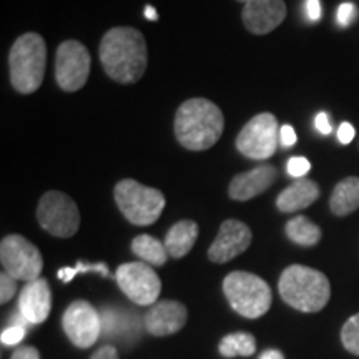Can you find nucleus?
Listing matches in <instances>:
<instances>
[{
	"mask_svg": "<svg viewBox=\"0 0 359 359\" xmlns=\"http://www.w3.org/2000/svg\"><path fill=\"white\" fill-rule=\"evenodd\" d=\"M238 2H241V4H248V2H251V0H238Z\"/></svg>",
	"mask_w": 359,
	"mask_h": 359,
	"instance_id": "38",
	"label": "nucleus"
},
{
	"mask_svg": "<svg viewBox=\"0 0 359 359\" xmlns=\"http://www.w3.org/2000/svg\"><path fill=\"white\" fill-rule=\"evenodd\" d=\"M52 308V294L50 286L47 280L39 278V280L27 283L19 296V311L30 325H39L43 323L50 314Z\"/></svg>",
	"mask_w": 359,
	"mask_h": 359,
	"instance_id": "16",
	"label": "nucleus"
},
{
	"mask_svg": "<svg viewBox=\"0 0 359 359\" xmlns=\"http://www.w3.org/2000/svg\"><path fill=\"white\" fill-rule=\"evenodd\" d=\"M92 359H118V351H116V348L107 344V346L98 349L92 356Z\"/></svg>",
	"mask_w": 359,
	"mask_h": 359,
	"instance_id": "35",
	"label": "nucleus"
},
{
	"mask_svg": "<svg viewBox=\"0 0 359 359\" xmlns=\"http://www.w3.org/2000/svg\"><path fill=\"white\" fill-rule=\"evenodd\" d=\"M280 128L273 114L255 115L236 137V148L251 160H268L275 155Z\"/></svg>",
	"mask_w": 359,
	"mask_h": 359,
	"instance_id": "9",
	"label": "nucleus"
},
{
	"mask_svg": "<svg viewBox=\"0 0 359 359\" xmlns=\"http://www.w3.org/2000/svg\"><path fill=\"white\" fill-rule=\"evenodd\" d=\"M314 125H316L318 132L323 133V135H330L331 133V122L330 118H327V114H325V111H321V114H318L316 120H314Z\"/></svg>",
	"mask_w": 359,
	"mask_h": 359,
	"instance_id": "33",
	"label": "nucleus"
},
{
	"mask_svg": "<svg viewBox=\"0 0 359 359\" xmlns=\"http://www.w3.org/2000/svg\"><path fill=\"white\" fill-rule=\"evenodd\" d=\"M114 196L123 217L137 226L154 224L165 208L163 193L132 178L116 183Z\"/></svg>",
	"mask_w": 359,
	"mask_h": 359,
	"instance_id": "6",
	"label": "nucleus"
},
{
	"mask_svg": "<svg viewBox=\"0 0 359 359\" xmlns=\"http://www.w3.org/2000/svg\"><path fill=\"white\" fill-rule=\"evenodd\" d=\"M280 143L285 148L293 147L296 143V133L291 125H285V127L280 128Z\"/></svg>",
	"mask_w": 359,
	"mask_h": 359,
	"instance_id": "31",
	"label": "nucleus"
},
{
	"mask_svg": "<svg viewBox=\"0 0 359 359\" xmlns=\"http://www.w3.org/2000/svg\"><path fill=\"white\" fill-rule=\"evenodd\" d=\"M15 291H17V280L4 271L2 275H0V302L2 303L11 302L13 294H15Z\"/></svg>",
	"mask_w": 359,
	"mask_h": 359,
	"instance_id": "28",
	"label": "nucleus"
},
{
	"mask_svg": "<svg viewBox=\"0 0 359 359\" xmlns=\"http://www.w3.org/2000/svg\"><path fill=\"white\" fill-rule=\"evenodd\" d=\"M278 177L276 168L273 165H259L250 172L236 175L230 183V198L236 201H246L255 198L259 193L266 191L275 183Z\"/></svg>",
	"mask_w": 359,
	"mask_h": 359,
	"instance_id": "17",
	"label": "nucleus"
},
{
	"mask_svg": "<svg viewBox=\"0 0 359 359\" xmlns=\"http://www.w3.org/2000/svg\"><path fill=\"white\" fill-rule=\"evenodd\" d=\"M12 359H40V354L32 346H24L12 354Z\"/></svg>",
	"mask_w": 359,
	"mask_h": 359,
	"instance_id": "34",
	"label": "nucleus"
},
{
	"mask_svg": "<svg viewBox=\"0 0 359 359\" xmlns=\"http://www.w3.org/2000/svg\"><path fill=\"white\" fill-rule=\"evenodd\" d=\"M309 168H311V163H309L304 156H293V158H290L288 165H286V172H288V175L298 180L303 178L304 175L309 172Z\"/></svg>",
	"mask_w": 359,
	"mask_h": 359,
	"instance_id": "27",
	"label": "nucleus"
},
{
	"mask_svg": "<svg viewBox=\"0 0 359 359\" xmlns=\"http://www.w3.org/2000/svg\"><path fill=\"white\" fill-rule=\"evenodd\" d=\"M223 128L222 110L206 98L183 102L175 115V135L187 150H208L219 140Z\"/></svg>",
	"mask_w": 359,
	"mask_h": 359,
	"instance_id": "2",
	"label": "nucleus"
},
{
	"mask_svg": "<svg viewBox=\"0 0 359 359\" xmlns=\"http://www.w3.org/2000/svg\"><path fill=\"white\" fill-rule=\"evenodd\" d=\"M356 17H358V7L354 6V4L344 2L338 7L336 19H338L339 27H344V29H346V27H349L354 20H356Z\"/></svg>",
	"mask_w": 359,
	"mask_h": 359,
	"instance_id": "26",
	"label": "nucleus"
},
{
	"mask_svg": "<svg viewBox=\"0 0 359 359\" xmlns=\"http://www.w3.org/2000/svg\"><path fill=\"white\" fill-rule=\"evenodd\" d=\"M24 336H25L24 326H11L2 331L0 339H2V344H6V346H13V344L20 343V341L24 339Z\"/></svg>",
	"mask_w": 359,
	"mask_h": 359,
	"instance_id": "29",
	"label": "nucleus"
},
{
	"mask_svg": "<svg viewBox=\"0 0 359 359\" xmlns=\"http://www.w3.org/2000/svg\"><path fill=\"white\" fill-rule=\"evenodd\" d=\"M64 331L77 348H90L102 334V316L88 302H74L65 309Z\"/></svg>",
	"mask_w": 359,
	"mask_h": 359,
	"instance_id": "12",
	"label": "nucleus"
},
{
	"mask_svg": "<svg viewBox=\"0 0 359 359\" xmlns=\"http://www.w3.org/2000/svg\"><path fill=\"white\" fill-rule=\"evenodd\" d=\"M37 219L45 231L57 238H70L80 228V212L64 191H47L37 206Z\"/></svg>",
	"mask_w": 359,
	"mask_h": 359,
	"instance_id": "7",
	"label": "nucleus"
},
{
	"mask_svg": "<svg viewBox=\"0 0 359 359\" xmlns=\"http://www.w3.org/2000/svg\"><path fill=\"white\" fill-rule=\"evenodd\" d=\"M341 341L349 353L359 356V313L344 323L341 330Z\"/></svg>",
	"mask_w": 359,
	"mask_h": 359,
	"instance_id": "24",
	"label": "nucleus"
},
{
	"mask_svg": "<svg viewBox=\"0 0 359 359\" xmlns=\"http://www.w3.org/2000/svg\"><path fill=\"white\" fill-rule=\"evenodd\" d=\"M251 230L240 219H226L208 250V258L213 263H226L236 258L251 245Z\"/></svg>",
	"mask_w": 359,
	"mask_h": 359,
	"instance_id": "13",
	"label": "nucleus"
},
{
	"mask_svg": "<svg viewBox=\"0 0 359 359\" xmlns=\"http://www.w3.org/2000/svg\"><path fill=\"white\" fill-rule=\"evenodd\" d=\"M188 318L187 308L173 299L155 303L145 314V327L154 336H168L185 326Z\"/></svg>",
	"mask_w": 359,
	"mask_h": 359,
	"instance_id": "15",
	"label": "nucleus"
},
{
	"mask_svg": "<svg viewBox=\"0 0 359 359\" xmlns=\"http://www.w3.org/2000/svg\"><path fill=\"white\" fill-rule=\"evenodd\" d=\"M354 135H356V130H354V127H353L351 123L344 122V123L339 125V128H338V138H339L341 143H344V145H348L349 142H353Z\"/></svg>",
	"mask_w": 359,
	"mask_h": 359,
	"instance_id": "32",
	"label": "nucleus"
},
{
	"mask_svg": "<svg viewBox=\"0 0 359 359\" xmlns=\"http://www.w3.org/2000/svg\"><path fill=\"white\" fill-rule=\"evenodd\" d=\"M90 53L83 43L67 40L57 48L55 80L65 92H79L87 83L90 75Z\"/></svg>",
	"mask_w": 359,
	"mask_h": 359,
	"instance_id": "11",
	"label": "nucleus"
},
{
	"mask_svg": "<svg viewBox=\"0 0 359 359\" xmlns=\"http://www.w3.org/2000/svg\"><path fill=\"white\" fill-rule=\"evenodd\" d=\"M218 349L224 358L251 356L257 351V339L250 333H233L219 341Z\"/></svg>",
	"mask_w": 359,
	"mask_h": 359,
	"instance_id": "23",
	"label": "nucleus"
},
{
	"mask_svg": "<svg viewBox=\"0 0 359 359\" xmlns=\"http://www.w3.org/2000/svg\"><path fill=\"white\" fill-rule=\"evenodd\" d=\"M304 12L311 22H318L321 19V4L320 0H306L304 2Z\"/></svg>",
	"mask_w": 359,
	"mask_h": 359,
	"instance_id": "30",
	"label": "nucleus"
},
{
	"mask_svg": "<svg viewBox=\"0 0 359 359\" xmlns=\"http://www.w3.org/2000/svg\"><path fill=\"white\" fill-rule=\"evenodd\" d=\"M223 293L230 306L248 320L263 316L271 306V288L253 273H230L223 281Z\"/></svg>",
	"mask_w": 359,
	"mask_h": 359,
	"instance_id": "5",
	"label": "nucleus"
},
{
	"mask_svg": "<svg viewBox=\"0 0 359 359\" xmlns=\"http://www.w3.org/2000/svg\"><path fill=\"white\" fill-rule=\"evenodd\" d=\"M80 271L87 273V271H98L102 273L103 276H110L109 268H107L105 263H97V264H85L82 262H79V264L75 268H62L58 269V278H60L64 283H69L74 280L75 276L79 275Z\"/></svg>",
	"mask_w": 359,
	"mask_h": 359,
	"instance_id": "25",
	"label": "nucleus"
},
{
	"mask_svg": "<svg viewBox=\"0 0 359 359\" xmlns=\"http://www.w3.org/2000/svg\"><path fill=\"white\" fill-rule=\"evenodd\" d=\"M132 251L143 263L154 264V266H163L168 258L165 243H161V241L150 235H140L135 238L132 241Z\"/></svg>",
	"mask_w": 359,
	"mask_h": 359,
	"instance_id": "21",
	"label": "nucleus"
},
{
	"mask_svg": "<svg viewBox=\"0 0 359 359\" xmlns=\"http://www.w3.org/2000/svg\"><path fill=\"white\" fill-rule=\"evenodd\" d=\"M120 290L135 304H155L161 291V281L154 268L143 262L120 264L115 273Z\"/></svg>",
	"mask_w": 359,
	"mask_h": 359,
	"instance_id": "10",
	"label": "nucleus"
},
{
	"mask_svg": "<svg viewBox=\"0 0 359 359\" xmlns=\"http://www.w3.org/2000/svg\"><path fill=\"white\" fill-rule=\"evenodd\" d=\"M330 208L336 217H346L359 208V178L341 180L334 187L330 200Z\"/></svg>",
	"mask_w": 359,
	"mask_h": 359,
	"instance_id": "20",
	"label": "nucleus"
},
{
	"mask_svg": "<svg viewBox=\"0 0 359 359\" xmlns=\"http://www.w3.org/2000/svg\"><path fill=\"white\" fill-rule=\"evenodd\" d=\"M145 17H147L148 20H156V19H158V15H156L155 7L147 6V7H145Z\"/></svg>",
	"mask_w": 359,
	"mask_h": 359,
	"instance_id": "37",
	"label": "nucleus"
},
{
	"mask_svg": "<svg viewBox=\"0 0 359 359\" xmlns=\"http://www.w3.org/2000/svg\"><path fill=\"white\" fill-rule=\"evenodd\" d=\"M47 64V47L39 34L20 35L8 53L11 82L19 93H34L40 88Z\"/></svg>",
	"mask_w": 359,
	"mask_h": 359,
	"instance_id": "4",
	"label": "nucleus"
},
{
	"mask_svg": "<svg viewBox=\"0 0 359 359\" xmlns=\"http://www.w3.org/2000/svg\"><path fill=\"white\" fill-rule=\"evenodd\" d=\"M196 238H198V224L195 222L183 219V222L175 223L165 236V246H167L168 255L172 258H183L190 253Z\"/></svg>",
	"mask_w": 359,
	"mask_h": 359,
	"instance_id": "19",
	"label": "nucleus"
},
{
	"mask_svg": "<svg viewBox=\"0 0 359 359\" xmlns=\"http://www.w3.org/2000/svg\"><path fill=\"white\" fill-rule=\"evenodd\" d=\"M0 262L17 281H35L43 269V258L34 243L20 235H8L0 243Z\"/></svg>",
	"mask_w": 359,
	"mask_h": 359,
	"instance_id": "8",
	"label": "nucleus"
},
{
	"mask_svg": "<svg viewBox=\"0 0 359 359\" xmlns=\"http://www.w3.org/2000/svg\"><path fill=\"white\" fill-rule=\"evenodd\" d=\"M318 198H320V187L316 185V182L299 178L278 195L276 208L283 213H293L308 208Z\"/></svg>",
	"mask_w": 359,
	"mask_h": 359,
	"instance_id": "18",
	"label": "nucleus"
},
{
	"mask_svg": "<svg viewBox=\"0 0 359 359\" xmlns=\"http://www.w3.org/2000/svg\"><path fill=\"white\" fill-rule=\"evenodd\" d=\"M283 302L303 313H318L326 306L331 296L327 278L318 269L291 264L283 271L278 283Z\"/></svg>",
	"mask_w": 359,
	"mask_h": 359,
	"instance_id": "3",
	"label": "nucleus"
},
{
	"mask_svg": "<svg viewBox=\"0 0 359 359\" xmlns=\"http://www.w3.org/2000/svg\"><path fill=\"white\" fill-rule=\"evenodd\" d=\"M286 17L283 0H251L245 4L241 19L246 29L255 35H266L281 25Z\"/></svg>",
	"mask_w": 359,
	"mask_h": 359,
	"instance_id": "14",
	"label": "nucleus"
},
{
	"mask_svg": "<svg viewBox=\"0 0 359 359\" xmlns=\"http://www.w3.org/2000/svg\"><path fill=\"white\" fill-rule=\"evenodd\" d=\"M98 55L105 74L118 83H135L148 64L147 42L132 27H115L103 35Z\"/></svg>",
	"mask_w": 359,
	"mask_h": 359,
	"instance_id": "1",
	"label": "nucleus"
},
{
	"mask_svg": "<svg viewBox=\"0 0 359 359\" xmlns=\"http://www.w3.org/2000/svg\"><path fill=\"white\" fill-rule=\"evenodd\" d=\"M286 235L299 246H314L321 240V230L306 217H294L286 223Z\"/></svg>",
	"mask_w": 359,
	"mask_h": 359,
	"instance_id": "22",
	"label": "nucleus"
},
{
	"mask_svg": "<svg viewBox=\"0 0 359 359\" xmlns=\"http://www.w3.org/2000/svg\"><path fill=\"white\" fill-rule=\"evenodd\" d=\"M259 359H285V356L278 349H266V351L262 353Z\"/></svg>",
	"mask_w": 359,
	"mask_h": 359,
	"instance_id": "36",
	"label": "nucleus"
}]
</instances>
